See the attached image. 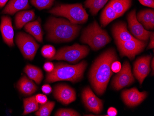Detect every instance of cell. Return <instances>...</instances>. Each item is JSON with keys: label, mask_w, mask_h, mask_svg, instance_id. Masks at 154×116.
Instances as JSON below:
<instances>
[{"label": "cell", "mask_w": 154, "mask_h": 116, "mask_svg": "<svg viewBox=\"0 0 154 116\" xmlns=\"http://www.w3.org/2000/svg\"><path fill=\"white\" fill-rule=\"evenodd\" d=\"M134 81L130 64L128 61H125L123 64L121 71L113 78L112 86L114 89L120 90L124 87L130 85Z\"/></svg>", "instance_id": "9"}, {"label": "cell", "mask_w": 154, "mask_h": 116, "mask_svg": "<svg viewBox=\"0 0 154 116\" xmlns=\"http://www.w3.org/2000/svg\"><path fill=\"white\" fill-rule=\"evenodd\" d=\"M118 17H119L118 15L109 3L103 10L101 14L100 17L101 26L103 27H104Z\"/></svg>", "instance_id": "22"}, {"label": "cell", "mask_w": 154, "mask_h": 116, "mask_svg": "<svg viewBox=\"0 0 154 116\" xmlns=\"http://www.w3.org/2000/svg\"><path fill=\"white\" fill-rule=\"evenodd\" d=\"M16 42L24 58L32 60L39 47L34 39L25 33H19L16 35Z\"/></svg>", "instance_id": "7"}, {"label": "cell", "mask_w": 154, "mask_h": 116, "mask_svg": "<svg viewBox=\"0 0 154 116\" xmlns=\"http://www.w3.org/2000/svg\"><path fill=\"white\" fill-rule=\"evenodd\" d=\"M42 90L45 94H50L52 91V89L50 85H44L42 87Z\"/></svg>", "instance_id": "35"}, {"label": "cell", "mask_w": 154, "mask_h": 116, "mask_svg": "<svg viewBox=\"0 0 154 116\" xmlns=\"http://www.w3.org/2000/svg\"><path fill=\"white\" fill-rule=\"evenodd\" d=\"M141 4L149 7L154 8V0H138Z\"/></svg>", "instance_id": "34"}, {"label": "cell", "mask_w": 154, "mask_h": 116, "mask_svg": "<svg viewBox=\"0 0 154 116\" xmlns=\"http://www.w3.org/2000/svg\"><path fill=\"white\" fill-rule=\"evenodd\" d=\"M24 107L23 115L37 111L39 109V105L38 103L36 100L35 96L24 99Z\"/></svg>", "instance_id": "26"}, {"label": "cell", "mask_w": 154, "mask_h": 116, "mask_svg": "<svg viewBox=\"0 0 154 116\" xmlns=\"http://www.w3.org/2000/svg\"><path fill=\"white\" fill-rule=\"evenodd\" d=\"M48 13L56 16L65 17L71 23L76 25L85 23L89 16L81 4L59 5L50 10Z\"/></svg>", "instance_id": "5"}, {"label": "cell", "mask_w": 154, "mask_h": 116, "mask_svg": "<svg viewBox=\"0 0 154 116\" xmlns=\"http://www.w3.org/2000/svg\"><path fill=\"white\" fill-rule=\"evenodd\" d=\"M36 100L38 104H44L48 101V98L44 94H38L35 96Z\"/></svg>", "instance_id": "32"}, {"label": "cell", "mask_w": 154, "mask_h": 116, "mask_svg": "<svg viewBox=\"0 0 154 116\" xmlns=\"http://www.w3.org/2000/svg\"><path fill=\"white\" fill-rule=\"evenodd\" d=\"M35 14L33 10L18 12L15 16V23L17 29H21L27 23L34 19Z\"/></svg>", "instance_id": "20"}, {"label": "cell", "mask_w": 154, "mask_h": 116, "mask_svg": "<svg viewBox=\"0 0 154 116\" xmlns=\"http://www.w3.org/2000/svg\"><path fill=\"white\" fill-rule=\"evenodd\" d=\"M147 92H139L137 88L125 90L122 93V98L125 105L134 107L140 104L147 96Z\"/></svg>", "instance_id": "14"}, {"label": "cell", "mask_w": 154, "mask_h": 116, "mask_svg": "<svg viewBox=\"0 0 154 116\" xmlns=\"http://www.w3.org/2000/svg\"><path fill=\"white\" fill-rule=\"evenodd\" d=\"M109 0H86L85 2V7L90 9V13L93 15L97 14Z\"/></svg>", "instance_id": "25"}, {"label": "cell", "mask_w": 154, "mask_h": 116, "mask_svg": "<svg viewBox=\"0 0 154 116\" xmlns=\"http://www.w3.org/2000/svg\"><path fill=\"white\" fill-rule=\"evenodd\" d=\"M26 32L31 34L38 42L42 43L43 40V33L40 23L38 20L28 22L25 26Z\"/></svg>", "instance_id": "21"}, {"label": "cell", "mask_w": 154, "mask_h": 116, "mask_svg": "<svg viewBox=\"0 0 154 116\" xmlns=\"http://www.w3.org/2000/svg\"><path fill=\"white\" fill-rule=\"evenodd\" d=\"M29 0H11L6 6L2 13L4 14L14 15L16 12L30 8L28 4Z\"/></svg>", "instance_id": "18"}, {"label": "cell", "mask_w": 154, "mask_h": 116, "mask_svg": "<svg viewBox=\"0 0 154 116\" xmlns=\"http://www.w3.org/2000/svg\"><path fill=\"white\" fill-rule=\"evenodd\" d=\"M112 34L116 44L134 39L135 38L128 32L127 25L124 22H119L113 26Z\"/></svg>", "instance_id": "15"}, {"label": "cell", "mask_w": 154, "mask_h": 116, "mask_svg": "<svg viewBox=\"0 0 154 116\" xmlns=\"http://www.w3.org/2000/svg\"><path fill=\"white\" fill-rule=\"evenodd\" d=\"M109 3L119 17H120L130 8L131 0H111Z\"/></svg>", "instance_id": "23"}, {"label": "cell", "mask_w": 154, "mask_h": 116, "mask_svg": "<svg viewBox=\"0 0 154 116\" xmlns=\"http://www.w3.org/2000/svg\"><path fill=\"white\" fill-rule=\"evenodd\" d=\"M147 44V41L135 38L130 40L118 43L116 45L122 57H127L130 59L133 60L136 55L143 51Z\"/></svg>", "instance_id": "8"}, {"label": "cell", "mask_w": 154, "mask_h": 116, "mask_svg": "<svg viewBox=\"0 0 154 116\" xmlns=\"http://www.w3.org/2000/svg\"><path fill=\"white\" fill-rule=\"evenodd\" d=\"M137 21L147 30L154 29V12L151 9H146L139 12L136 15Z\"/></svg>", "instance_id": "17"}, {"label": "cell", "mask_w": 154, "mask_h": 116, "mask_svg": "<svg viewBox=\"0 0 154 116\" xmlns=\"http://www.w3.org/2000/svg\"><path fill=\"white\" fill-rule=\"evenodd\" d=\"M8 0H0V8H2L5 6Z\"/></svg>", "instance_id": "38"}, {"label": "cell", "mask_w": 154, "mask_h": 116, "mask_svg": "<svg viewBox=\"0 0 154 116\" xmlns=\"http://www.w3.org/2000/svg\"><path fill=\"white\" fill-rule=\"evenodd\" d=\"M42 55L44 58L48 60L53 58L56 53V51L54 47L51 45H46L44 46L41 50Z\"/></svg>", "instance_id": "29"}, {"label": "cell", "mask_w": 154, "mask_h": 116, "mask_svg": "<svg viewBox=\"0 0 154 116\" xmlns=\"http://www.w3.org/2000/svg\"><path fill=\"white\" fill-rule=\"evenodd\" d=\"M82 98L84 105L90 111L97 114L102 112L103 101L96 96L90 87L87 86L84 88L82 92Z\"/></svg>", "instance_id": "11"}, {"label": "cell", "mask_w": 154, "mask_h": 116, "mask_svg": "<svg viewBox=\"0 0 154 116\" xmlns=\"http://www.w3.org/2000/svg\"><path fill=\"white\" fill-rule=\"evenodd\" d=\"M150 38V42L148 46V49H154V34L153 32L151 33L149 36Z\"/></svg>", "instance_id": "37"}, {"label": "cell", "mask_w": 154, "mask_h": 116, "mask_svg": "<svg viewBox=\"0 0 154 116\" xmlns=\"http://www.w3.org/2000/svg\"><path fill=\"white\" fill-rule=\"evenodd\" d=\"M55 116H79L80 114L75 111L70 109H61L54 114Z\"/></svg>", "instance_id": "30"}, {"label": "cell", "mask_w": 154, "mask_h": 116, "mask_svg": "<svg viewBox=\"0 0 154 116\" xmlns=\"http://www.w3.org/2000/svg\"><path fill=\"white\" fill-rule=\"evenodd\" d=\"M24 72L29 78L34 80L38 84H39L43 80V72L37 67L32 65H27L24 69Z\"/></svg>", "instance_id": "24"}, {"label": "cell", "mask_w": 154, "mask_h": 116, "mask_svg": "<svg viewBox=\"0 0 154 116\" xmlns=\"http://www.w3.org/2000/svg\"><path fill=\"white\" fill-rule=\"evenodd\" d=\"M117 59L116 50L110 48L98 57L91 67L89 80L97 95H102L106 91L110 79L113 74L112 64Z\"/></svg>", "instance_id": "1"}, {"label": "cell", "mask_w": 154, "mask_h": 116, "mask_svg": "<svg viewBox=\"0 0 154 116\" xmlns=\"http://www.w3.org/2000/svg\"><path fill=\"white\" fill-rule=\"evenodd\" d=\"M54 68V65L51 62H46V63H45L44 65V70L48 73L51 72L53 71Z\"/></svg>", "instance_id": "33"}, {"label": "cell", "mask_w": 154, "mask_h": 116, "mask_svg": "<svg viewBox=\"0 0 154 116\" xmlns=\"http://www.w3.org/2000/svg\"><path fill=\"white\" fill-rule=\"evenodd\" d=\"M122 64L120 62L118 61H115L111 65V70L113 72L116 73L120 71L122 69Z\"/></svg>", "instance_id": "31"}, {"label": "cell", "mask_w": 154, "mask_h": 116, "mask_svg": "<svg viewBox=\"0 0 154 116\" xmlns=\"http://www.w3.org/2000/svg\"><path fill=\"white\" fill-rule=\"evenodd\" d=\"M55 106V102L47 101L44 104H41L38 110L35 113L37 116H49Z\"/></svg>", "instance_id": "27"}, {"label": "cell", "mask_w": 154, "mask_h": 116, "mask_svg": "<svg viewBox=\"0 0 154 116\" xmlns=\"http://www.w3.org/2000/svg\"><path fill=\"white\" fill-rule=\"evenodd\" d=\"M87 66V63L85 61L74 65L65 63H57L54 66L53 71L47 74L45 81L52 83L61 80H68L72 83H77L83 78Z\"/></svg>", "instance_id": "3"}, {"label": "cell", "mask_w": 154, "mask_h": 116, "mask_svg": "<svg viewBox=\"0 0 154 116\" xmlns=\"http://www.w3.org/2000/svg\"><path fill=\"white\" fill-rule=\"evenodd\" d=\"M152 57L151 55L141 57L134 64V75L140 85L150 72V64Z\"/></svg>", "instance_id": "12"}, {"label": "cell", "mask_w": 154, "mask_h": 116, "mask_svg": "<svg viewBox=\"0 0 154 116\" xmlns=\"http://www.w3.org/2000/svg\"><path fill=\"white\" fill-rule=\"evenodd\" d=\"M48 40L54 43L71 41L79 33L81 26L71 23L67 20L51 17L45 25Z\"/></svg>", "instance_id": "2"}, {"label": "cell", "mask_w": 154, "mask_h": 116, "mask_svg": "<svg viewBox=\"0 0 154 116\" xmlns=\"http://www.w3.org/2000/svg\"><path fill=\"white\" fill-rule=\"evenodd\" d=\"M17 87L21 93L26 95H32L38 89L34 83L26 76L21 78L18 81Z\"/></svg>", "instance_id": "19"}, {"label": "cell", "mask_w": 154, "mask_h": 116, "mask_svg": "<svg viewBox=\"0 0 154 116\" xmlns=\"http://www.w3.org/2000/svg\"><path fill=\"white\" fill-rule=\"evenodd\" d=\"M128 28L134 37L140 40L147 41L152 32L146 30L137 21L136 10H132L128 16Z\"/></svg>", "instance_id": "10"}, {"label": "cell", "mask_w": 154, "mask_h": 116, "mask_svg": "<svg viewBox=\"0 0 154 116\" xmlns=\"http://www.w3.org/2000/svg\"><path fill=\"white\" fill-rule=\"evenodd\" d=\"M118 114V111L115 107H110L108 109L107 116H116Z\"/></svg>", "instance_id": "36"}, {"label": "cell", "mask_w": 154, "mask_h": 116, "mask_svg": "<svg viewBox=\"0 0 154 116\" xmlns=\"http://www.w3.org/2000/svg\"><path fill=\"white\" fill-rule=\"evenodd\" d=\"M90 49L85 45L75 44L71 46L62 48L56 52L53 58L50 60H63L69 63L75 64L86 57Z\"/></svg>", "instance_id": "6"}, {"label": "cell", "mask_w": 154, "mask_h": 116, "mask_svg": "<svg viewBox=\"0 0 154 116\" xmlns=\"http://www.w3.org/2000/svg\"><path fill=\"white\" fill-rule=\"evenodd\" d=\"M151 67L152 69V74H154V58L152 59V60H151Z\"/></svg>", "instance_id": "39"}, {"label": "cell", "mask_w": 154, "mask_h": 116, "mask_svg": "<svg viewBox=\"0 0 154 116\" xmlns=\"http://www.w3.org/2000/svg\"><path fill=\"white\" fill-rule=\"evenodd\" d=\"M53 94L58 101L65 105L70 104L76 99L74 89L67 85L58 84L54 86Z\"/></svg>", "instance_id": "13"}, {"label": "cell", "mask_w": 154, "mask_h": 116, "mask_svg": "<svg viewBox=\"0 0 154 116\" xmlns=\"http://www.w3.org/2000/svg\"><path fill=\"white\" fill-rule=\"evenodd\" d=\"M54 1V0H31V3L39 10L50 8Z\"/></svg>", "instance_id": "28"}, {"label": "cell", "mask_w": 154, "mask_h": 116, "mask_svg": "<svg viewBox=\"0 0 154 116\" xmlns=\"http://www.w3.org/2000/svg\"><path fill=\"white\" fill-rule=\"evenodd\" d=\"M0 30L4 42L9 46H14V29L10 17L8 16L2 17Z\"/></svg>", "instance_id": "16"}, {"label": "cell", "mask_w": 154, "mask_h": 116, "mask_svg": "<svg viewBox=\"0 0 154 116\" xmlns=\"http://www.w3.org/2000/svg\"><path fill=\"white\" fill-rule=\"evenodd\" d=\"M111 39L105 30L94 21L83 31L81 41L89 45L94 51H98L110 42Z\"/></svg>", "instance_id": "4"}]
</instances>
